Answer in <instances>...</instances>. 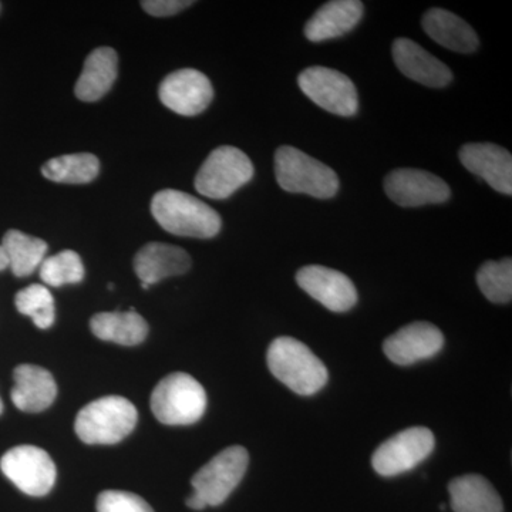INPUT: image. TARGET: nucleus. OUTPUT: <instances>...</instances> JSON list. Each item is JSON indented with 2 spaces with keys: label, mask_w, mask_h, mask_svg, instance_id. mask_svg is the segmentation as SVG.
<instances>
[{
  "label": "nucleus",
  "mask_w": 512,
  "mask_h": 512,
  "mask_svg": "<svg viewBox=\"0 0 512 512\" xmlns=\"http://www.w3.org/2000/svg\"><path fill=\"white\" fill-rule=\"evenodd\" d=\"M151 214L160 227L177 237L208 239L220 234V214L187 192L163 190L151 201Z\"/></svg>",
  "instance_id": "obj_1"
},
{
  "label": "nucleus",
  "mask_w": 512,
  "mask_h": 512,
  "mask_svg": "<svg viewBox=\"0 0 512 512\" xmlns=\"http://www.w3.org/2000/svg\"><path fill=\"white\" fill-rule=\"evenodd\" d=\"M266 362L279 382L301 396H313L328 383V369L322 360L295 338H276L266 353Z\"/></svg>",
  "instance_id": "obj_2"
},
{
  "label": "nucleus",
  "mask_w": 512,
  "mask_h": 512,
  "mask_svg": "<svg viewBox=\"0 0 512 512\" xmlns=\"http://www.w3.org/2000/svg\"><path fill=\"white\" fill-rule=\"evenodd\" d=\"M136 406L121 396H106L84 406L74 429L86 444H116L136 429Z\"/></svg>",
  "instance_id": "obj_3"
},
{
  "label": "nucleus",
  "mask_w": 512,
  "mask_h": 512,
  "mask_svg": "<svg viewBox=\"0 0 512 512\" xmlns=\"http://www.w3.org/2000/svg\"><path fill=\"white\" fill-rule=\"evenodd\" d=\"M275 174L279 187L293 194L328 200L339 191L338 174L295 147L284 146L276 150Z\"/></svg>",
  "instance_id": "obj_4"
},
{
  "label": "nucleus",
  "mask_w": 512,
  "mask_h": 512,
  "mask_svg": "<svg viewBox=\"0 0 512 512\" xmlns=\"http://www.w3.org/2000/svg\"><path fill=\"white\" fill-rule=\"evenodd\" d=\"M207 393L194 377L183 372L171 373L157 384L151 394V410L167 426H190L207 410Z\"/></svg>",
  "instance_id": "obj_5"
},
{
  "label": "nucleus",
  "mask_w": 512,
  "mask_h": 512,
  "mask_svg": "<svg viewBox=\"0 0 512 512\" xmlns=\"http://www.w3.org/2000/svg\"><path fill=\"white\" fill-rule=\"evenodd\" d=\"M254 164L237 147L222 146L212 151L201 165L195 188L211 200H225L254 177Z\"/></svg>",
  "instance_id": "obj_6"
},
{
  "label": "nucleus",
  "mask_w": 512,
  "mask_h": 512,
  "mask_svg": "<svg viewBox=\"0 0 512 512\" xmlns=\"http://www.w3.org/2000/svg\"><path fill=\"white\" fill-rule=\"evenodd\" d=\"M248 464L249 454L244 447L225 448L194 474V493L200 495L207 507L224 504L241 483Z\"/></svg>",
  "instance_id": "obj_7"
},
{
  "label": "nucleus",
  "mask_w": 512,
  "mask_h": 512,
  "mask_svg": "<svg viewBox=\"0 0 512 512\" xmlns=\"http://www.w3.org/2000/svg\"><path fill=\"white\" fill-rule=\"evenodd\" d=\"M434 447L433 431L427 427H410L377 447L372 466L379 476H400L423 463L433 453Z\"/></svg>",
  "instance_id": "obj_8"
},
{
  "label": "nucleus",
  "mask_w": 512,
  "mask_h": 512,
  "mask_svg": "<svg viewBox=\"0 0 512 512\" xmlns=\"http://www.w3.org/2000/svg\"><path fill=\"white\" fill-rule=\"evenodd\" d=\"M299 87L320 109L340 117L355 116L359 97L346 74L329 67L313 66L299 74Z\"/></svg>",
  "instance_id": "obj_9"
},
{
  "label": "nucleus",
  "mask_w": 512,
  "mask_h": 512,
  "mask_svg": "<svg viewBox=\"0 0 512 512\" xmlns=\"http://www.w3.org/2000/svg\"><path fill=\"white\" fill-rule=\"evenodd\" d=\"M0 470L22 493L43 497L56 483V466L42 448L19 446L10 448L0 460Z\"/></svg>",
  "instance_id": "obj_10"
},
{
  "label": "nucleus",
  "mask_w": 512,
  "mask_h": 512,
  "mask_svg": "<svg viewBox=\"0 0 512 512\" xmlns=\"http://www.w3.org/2000/svg\"><path fill=\"white\" fill-rule=\"evenodd\" d=\"M387 197L400 207L441 204L450 198L451 190L446 181L429 171L399 168L384 180Z\"/></svg>",
  "instance_id": "obj_11"
},
{
  "label": "nucleus",
  "mask_w": 512,
  "mask_h": 512,
  "mask_svg": "<svg viewBox=\"0 0 512 512\" xmlns=\"http://www.w3.org/2000/svg\"><path fill=\"white\" fill-rule=\"evenodd\" d=\"M161 103L180 116L192 117L202 113L214 99V89L204 73L183 69L168 74L158 90Z\"/></svg>",
  "instance_id": "obj_12"
},
{
  "label": "nucleus",
  "mask_w": 512,
  "mask_h": 512,
  "mask_svg": "<svg viewBox=\"0 0 512 512\" xmlns=\"http://www.w3.org/2000/svg\"><path fill=\"white\" fill-rule=\"evenodd\" d=\"M302 291L322 303L330 312H348L357 303L356 286L350 278L326 266H303L296 274Z\"/></svg>",
  "instance_id": "obj_13"
},
{
  "label": "nucleus",
  "mask_w": 512,
  "mask_h": 512,
  "mask_svg": "<svg viewBox=\"0 0 512 512\" xmlns=\"http://www.w3.org/2000/svg\"><path fill=\"white\" fill-rule=\"evenodd\" d=\"M444 346L443 332L433 323L414 322L384 340V355L399 366H410L430 359Z\"/></svg>",
  "instance_id": "obj_14"
},
{
  "label": "nucleus",
  "mask_w": 512,
  "mask_h": 512,
  "mask_svg": "<svg viewBox=\"0 0 512 512\" xmlns=\"http://www.w3.org/2000/svg\"><path fill=\"white\" fill-rule=\"evenodd\" d=\"M461 164L487 181L493 190L512 194V157L505 148L491 143H468L461 147Z\"/></svg>",
  "instance_id": "obj_15"
},
{
  "label": "nucleus",
  "mask_w": 512,
  "mask_h": 512,
  "mask_svg": "<svg viewBox=\"0 0 512 512\" xmlns=\"http://www.w3.org/2000/svg\"><path fill=\"white\" fill-rule=\"evenodd\" d=\"M392 55L400 72L423 86L441 89L453 82V73L446 64L413 40L406 37L394 40Z\"/></svg>",
  "instance_id": "obj_16"
},
{
  "label": "nucleus",
  "mask_w": 512,
  "mask_h": 512,
  "mask_svg": "<svg viewBox=\"0 0 512 512\" xmlns=\"http://www.w3.org/2000/svg\"><path fill=\"white\" fill-rule=\"evenodd\" d=\"M190 268V255L183 248L161 242L147 244L134 258V271L140 278L143 289L158 284L168 276L183 275Z\"/></svg>",
  "instance_id": "obj_17"
},
{
  "label": "nucleus",
  "mask_w": 512,
  "mask_h": 512,
  "mask_svg": "<svg viewBox=\"0 0 512 512\" xmlns=\"http://www.w3.org/2000/svg\"><path fill=\"white\" fill-rule=\"evenodd\" d=\"M12 402L26 413H40L55 402L57 386L55 379L43 367L20 365L13 372Z\"/></svg>",
  "instance_id": "obj_18"
},
{
  "label": "nucleus",
  "mask_w": 512,
  "mask_h": 512,
  "mask_svg": "<svg viewBox=\"0 0 512 512\" xmlns=\"http://www.w3.org/2000/svg\"><path fill=\"white\" fill-rule=\"evenodd\" d=\"M362 16L363 3L359 0L325 3L306 23V39L318 43L346 35L359 25Z\"/></svg>",
  "instance_id": "obj_19"
},
{
  "label": "nucleus",
  "mask_w": 512,
  "mask_h": 512,
  "mask_svg": "<svg viewBox=\"0 0 512 512\" xmlns=\"http://www.w3.org/2000/svg\"><path fill=\"white\" fill-rule=\"evenodd\" d=\"M423 29L434 42L453 52L473 53L480 46L474 29L446 9H430L424 15Z\"/></svg>",
  "instance_id": "obj_20"
},
{
  "label": "nucleus",
  "mask_w": 512,
  "mask_h": 512,
  "mask_svg": "<svg viewBox=\"0 0 512 512\" xmlns=\"http://www.w3.org/2000/svg\"><path fill=\"white\" fill-rule=\"evenodd\" d=\"M117 63L119 57L111 47L93 50L87 57L83 72L74 87L77 99L92 103L106 96L116 82Z\"/></svg>",
  "instance_id": "obj_21"
},
{
  "label": "nucleus",
  "mask_w": 512,
  "mask_h": 512,
  "mask_svg": "<svg viewBox=\"0 0 512 512\" xmlns=\"http://www.w3.org/2000/svg\"><path fill=\"white\" fill-rule=\"evenodd\" d=\"M454 512H503L504 505L493 484L478 474L454 478L448 484Z\"/></svg>",
  "instance_id": "obj_22"
},
{
  "label": "nucleus",
  "mask_w": 512,
  "mask_h": 512,
  "mask_svg": "<svg viewBox=\"0 0 512 512\" xmlns=\"http://www.w3.org/2000/svg\"><path fill=\"white\" fill-rule=\"evenodd\" d=\"M94 336L121 346H137L146 340L148 325L133 309L128 312H101L90 320Z\"/></svg>",
  "instance_id": "obj_23"
},
{
  "label": "nucleus",
  "mask_w": 512,
  "mask_h": 512,
  "mask_svg": "<svg viewBox=\"0 0 512 512\" xmlns=\"http://www.w3.org/2000/svg\"><path fill=\"white\" fill-rule=\"evenodd\" d=\"M0 247L8 258L9 268L18 278L32 275L45 261L47 244L43 239L10 229L2 239Z\"/></svg>",
  "instance_id": "obj_24"
},
{
  "label": "nucleus",
  "mask_w": 512,
  "mask_h": 512,
  "mask_svg": "<svg viewBox=\"0 0 512 512\" xmlns=\"http://www.w3.org/2000/svg\"><path fill=\"white\" fill-rule=\"evenodd\" d=\"M99 171V158L90 153L66 154L52 158L42 167V174L47 180L62 184L92 183Z\"/></svg>",
  "instance_id": "obj_25"
},
{
  "label": "nucleus",
  "mask_w": 512,
  "mask_h": 512,
  "mask_svg": "<svg viewBox=\"0 0 512 512\" xmlns=\"http://www.w3.org/2000/svg\"><path fill=\"white\" fill-rule=\"evenodd\" d=\"M477 284L485 298L493 303H508L512 298V261L485 262L477 272Z\"/></svg>",
  "instance_id": "obj_26"
},
{
  "label": "nucleus",
  "mask_w": 512,
  "mask_h": 512,
  "mask_svg": "<svg viewBox=\"0 0 512 512\" xmlns=\"http://www.w3.org/2000/svg\"><path fill=\"white\" fill-rule=\"evenodd\" d=\"M16 308L22 315L32 318L39 329H49L55 323V299L43 285H30L22 289L15 298Z\"/></svg>",
  "instance_id": "obj_27"
},
{
  "label": "nucleus",
  "mask_w": 512,
  "mask_h": 512,
  "mask_svg": "<svg viewBox=\"0 0 512 512\" xmlns=\"http://www.w3.org/2000/svg\"><path fill=\"white\" fill-rule=\"evenodd\" d=\"M40 278L52 288L63 285L80 284L84 278V265L79 254L70 249L49 256L42 262Z\"/></svg>",
  "instance_id": "obj_28"
},
{
  "label": "nucleus",
  "mask_w": 512,
  "mask_h": 512,
  "mask_svg": "<svg viewBox=\"0 0 512 512\" xmlns=\"http://www.w3.org/2000/svg\"><path fill=\"white\" fill-rule=\"evenodd\" d=\"M97 512H154L138 495L127 491L107 490L97 497Z\"/></svg>",
  "instance_id": "obj_29"
},
{
  "label": "nucleus",
  "mask_w": 512,
  "mask_h": 512,
  "mask_svg": "<svg viewBox=\"0 0 512 512\" xmlns=\"http://www.w3.org/2000/svg\"><path fill=\"white\" fill-rule=\"evenodd\" d=\"M192 3L194 2H188V0H144L141 2V6L148 15L165 18V16L183 12L184 9L190 8Z\"/></svg>",
  "instance_id": "obj_30"
},
{
  "label": "nucleus",
  "mask_w": 512,
  "mask_h": 512,
  "mask_svg": "<svg viewBox=\"0 0 512 512\" xmlns=\"http://www.w3.org/2000/svg\"><path fill=\"white\" fill-rule=\"evenodd\" d=\"M187 505L191 508V510L201 511L204 508H207V504L202 500L200 495L192 493L190 497L187 498Z\"/></svg>",
  "instance_id": "obj_31"
},
{
  "label": "nucleus",
  "mask_w": 512,
  "mask_h": 512,
  "mask_svg": "<svg viewBox=\"0 0 512 512\" xmlns=\"http://www.w3.org/2000/svg\"><path fill=\"white\" fill-rule=\"evenodd\" d=\"M6 268H9L8 258H6L3 248L0 247V272L5 271Z\"/></svg>",
  "instance_id": "obj_32"
},
{
  "label": "nucleus",
  "mask_w": 512,
  "mask_h": 512,
  "mask_svg": "<svg viewBox=\"0 0 512 512\" xmlns=\"http://www.w3.org/2000/svg\"><path fill=\"white\" fill-rule=\"evenodd\" d=\"M3 412V402L2 399H0V414Z\"/></svg>",
  "instance_id": "obj_33"
}]
</instances>
